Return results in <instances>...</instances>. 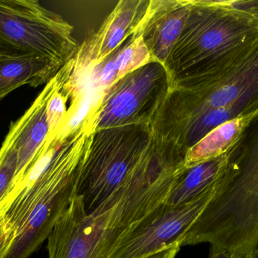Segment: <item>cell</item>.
Here are the masks:
<instances>
[{
	"label": "cell",
	"mask_w": 258,
	"mask_h": 258,
	"mask_svg": "<svg viewBox=\"0 0 258 258\" xmlns=\"http://www.w3.org/2000/svg\"><path fill=\"white\" fill-rule=\"evenodd\" d=\"M209 243L236 258L258 246V129L252 142L236 148L215 195L180 242Z\"/></svg>",
	"instance_id": "6da1fadb"
},
{
	"label": "cell",
	"mask_w": 258,
	"mask_h": 258,
	"mask_svg": "<svg viewBox=\"0 0 258 258\" xmlns=\"http://www.w3.org/2000/svg\"><path fill=\"white\" fill-rule=\"evenodd\" d=\"M65 150L23 191L7 211L15 239L6 258H28L48 239L53 227L77 195L83 165Z\"/></svg>",
	"instance_id": "7a4b0ae2"
},
{
	"label": "cell",
	"mask_w": 258,
	"mask_h": 258,
	"mask_svg": "<svg viewBox=\"0 0 258 258\" xmlns=\"http://www.w3.org/2000/svg\"><path fill=\"white\" fill-rule=\"evenodd\" d=\"M184 169L183 162L174 159H141L116 192L89 213L104 219L108 253L124 232L165 204Z\"/></svg>",
	"instance_id": "3957f363"
},
{
	"label": "cell",
	"mask_w": 258,
	"mask_h": 258,
	"mask_svg": "<svg viewBox=\"0 0 258 258\" xmlns=\"http://www.w3.org/2000/svg\"><path fill=\"white\" fill-rule=\"evenodd\" d=\"M219 180L194 201L175 207L163 204L134 224L118 238L106 258H146L180 243L215 195Z\"/></svg>",
	"instance_id": "277c9868"
},
{
	"label": "cell",
	"mask_w": 258,
	"mask_h": 258,
	"mask_svg": "<svg viewBox=\"0 0 258 258\" xmlns=\"http://www.w3.org/2000/svg\"><path fill=\"white\" fill-rule=\"evenodd\" d=\"M61 20L35 0H0V39L26 54L60 62L67 47Z\"/></svg>",
	"instance_id": "5b68a950"
},
{
	"label": "cell",
	"mask_w": 258,
	"mask_h": 258,
	"mask_svg": "<svg viewBox=\"0 0 258 258\" xmlns=\"http://www.w3.org/2000/svg\"><path fill=\"white\" fill-rule=\"evenodd\" d=\"M198 88L202 94L198 118L212 109L218 110L223 123L258 113V43L236 63Z\"/></svg>",
	"instance_id": "8992f818"
},
{
	"label": "cell",
	"mask_w": 258,
	"mask_h": 258,
	"mask_svg": "<svg viewBox=\"0 0 258 258\" xmlns=\"http://www.w3.org/2000/svg\"><path fill=\"white\" fill-rule=\"evenodd\" d=\"M48 258H106L108 253L105 223L88 213L77 195L48 237Z\"/></svg>",
	"instance_id": "52a82bcc"
},
{
	"label": "cell",
	"mask_w": 258,
	"mask_h": 258,
	"mask_svg": "<svg viewBox=\"0 0 258 258\" xmlns=\"http://www.w3.org/2000/svg\"><path fill=\"white\" fill-rule=\"evenodd\" d=\"M59 79L58 75L51 79L24 115L11 123L9 128L15 134L14 145L18 154V169L14 183L22 177L48 138L46 106L51 95L58 89Z\"/></svg>",
	"instance_id": "ba28073f"
},
{
	"label": "cell",
	"mask_w": 258,
	"mask_h": 258,
	"mask_svg": "<svg viewBox=\"0 0 258 258\" xmlns=\"http://www.w3.org/2000/svg\"><path fill=\"white\" fill-rule=\"evenodd\" d=\"M60 62L34 54L0 55V100L24 85L38 87L48 81Z\"/></svg>",
	"instance_id": "9c48e42d"
},
{
	"label": "cell",
	"mask_w": 258,
	"mask_h": 258,
	"mask_svg": "<svg viewBox=\"0 0 258 258\" xmlns=\"http://www.w3.org/2000/svg\"><path fill=\"white\" fill-rule=\"evenodd\" d=\"M258 118V113L242 115L215 127L196 142L183 162L185 168L216 159L241 145L245 132Z\"/></svg>",
	"instance_id": "30bf717a"
},
{
	"label": "cell",
	"mask_w": 258,
	"mask_h": 258,
	"mask_svg": "<svg viewBox=\"0 0 258 258\" xmlns=\"http://www.w3.org/2000/svg\"><path fill=\"white\" fill-rule=\"evenodd\" d=\"M236 148L216 159L185 168L176 180L165 204L175 207L197 199L225 174Z\"/></svg>",
	"instance_id": "8fae6325"
},
{
	"label": "cell",
	"mask_w": 258,
	"mask_h": 258,
	"mask_svg": "<svg viewBox=\"0 0 258 258\" xmlns=\"http://www.w3.org/2000/svg\"><path fill=\"white\" fill-rule=\"evenodd\" d=\"M14 143L15 134L9 128L0 148V203L10 192L16 177L18 154Z\"/></svg>",
	"instance_id": "7c38bea8"
},
{
	"label": "cell",
	"mask_w": 258,
	"mask_h": 258,
	"mask_svg": "<svg viewBox=\"0 0 258 258\" xmlns=\"http://www.w3.org/2000/svg\"><path fill=\"white\" fill-rule=\"evenodd\" d=\"M51 95L46 106V118L48 126V136L45 144H49L55 136L64 117L66 108L63 95L57 92Z\"/></svg>",
	"instance_id": "4fadbf2b"
},
{
	"label": "cell",
	"mask_w": 258,
	"mask_h": 258,
	"mask_svg": "<svg viewBox=\"0 0 258 258\" xmlns=\"http://www.w3.org/2000/svg\"><path fill=\"white\" fill-rule=\"evenodd\" d=\"M136 97L129 91L121 92L116 95L110 106V112L113 118H126L136 109Z\"/></svg>",
	"instance_id": "5bb4252c"
},
{
	"label": "cell",
	"mask_w": 258,
	"mask_h": 258,
	"mask_svg": "<svg viewBox=\"0 0 258 258\" xmlns=\"http://www.w3.org/2000/svg\"><path fill=\"white\" fill-rule=\"evenodd\" d=\"M15 239V229L8 218L7 212H4L0 215V258L7 257Z\"/></svg>",
	"instance_id": "9a60e30c"
},
{
	"label": "cell",
	"mask_w": 258,
	"mask_h": 258,
	"mask_svg": "<svg viewBox=\"0 0 258 258\" xmlns=\"http://www.w3.org/2000/svg\"><path fill=\"white\" fill-rule=\"evenodd\" d=\"M182 29V21L178 18L168 20L162 29L161 42L165 48L171 45L180 34Z\"/></svg>",
	"instance_id": "2e32d148"
},
{
	"label": "cell",
	"mask_w": 258,
	"mask_h": 258,
	"mask_svg": "<svg viewBox=\"0 0 258 258\" xmlns=\"http://www.w3.org/2000/svg\"><path fill=\"white\" fill-rule=\"evenodd\" d=\"M135 56V51L134 48H127L122 51L115 61L118 71L123 73L127 71L133 63Z\"/></svg>",
	"instance_id": "e0dca14e"
},
{
	"label": "cell",
	"mask_w": 258,
	"mask_h": 258,
	"mask_svg": "<svg viewBox=\"0 0 258 258\" xmlns=\"http://www.w3.org/2000/svg\"><path fill=\"white\" fill-rule=\"evenodd\" d=\"M118 72L115 61H110L103 68L100 77V83L104 86L110 84L114 80L115 76Z\"/></svg>",
	"instance_id": "ac0fdd59"
},
{
	"label": "cell",
	"mask_w": 258,
	"mask_h": 258,
	"mask_svg": "<svg viewBox=\"0 0 258 258\" xmlns=\"http://www.w3.org/2000/svg\"><path fill=\"white\" fill-rule=\"evenodd\" d=\"M233 4L258 21V0H233Z\"/></svg>",
	"instance_id": "d6986e66"
},
{
	"label": "cell",
	"mask_w": 258,
	"mask_h": 258,
	"mask_svg": "<svg viewBox=\"0 0 258 258\" xmlns=\"http://www.w3.org/2000/svg\"><path fill=\"white\" fill-rule=\"evenodd\" d=\"M125 30L123 27H118L115 28L113 31L111 32L110 37L108 38L107 40V49L108 51L113 49L116 48L119 44L122 42L124 36H125Z\"/></svg>",
	"instance_id": "ffe728a7"
},
{
	"label": "cell",
	"mask_w": 258,
	"mask_h": 258,
	"mask_svg": "<svg viewBox=\"0 0 258 258\" xmlns=\"http://www.w3.org/2000/svg\"><path fill=\"white\" fill-rule=\"evenodd\" d=\"M180 248H181V246H180V243L177 242V243L162 250L157 254H153V255L146 258H175L177 257L179 251H180Z\"/></svg>",
	"instance_id": "44dd1931"
},
{
	"label": "cell",
	"mask_w": 258,
	"mask_h": 258,
	"mask_svg": "<svg viewBox=\"0 0 258 258\" xmlns=\"http://www.w3.org/2000/svg\"><path fill=\"white\" fill-rule=\"evenodd\" d=\"M209 258H236L232 253L227 250L211 247L210 256Z\"/></svg>",
	"instance_id": "7402d4cb"
},
{
	"label": "cell",
	"mask_w": 258,
	"mask_h": 258,
	"mask_svg": "<svg viewBox=\"0 0 258 258\" xmlns=\"http://www.w3.org/2000/svg\"><path fill=\"white\" fill-rule=\"evenodd\" d=\"M3 54H24V53L18 51L15 47L0 39V55Z\"/></svg>",
	"instance_id": "603a6c76"
},
{
	"label": "cell",
	"mask_w": 258,
	"mask_h": 258,
	"mask_svg": "<svg viewBox=\"0 0 258 258\" xmlns=\"http://www.w3.org/2000/svg\"><path fill=\"white\" fill-rule=\"evenodd\" d=\"M248 258H258V246L250 254Z\"/></svg>",
	"instance_id": "cb8c5ba5"
}]
</instances>
